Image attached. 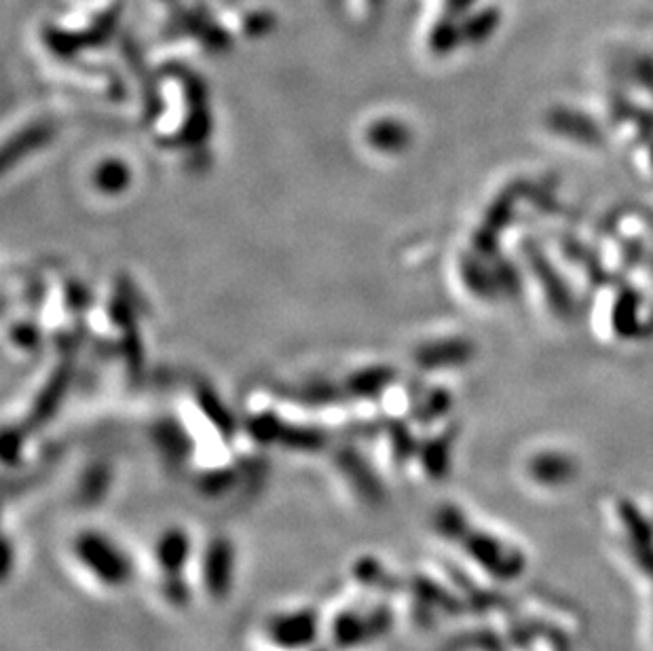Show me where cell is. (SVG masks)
<instances>
[{"instance_id":"obj_1","label":"cell","mask_w":653,"mask_h":651,"mask_svg":"<svg viewBox=\"0 0 653 651\" xmlns=\"http://www.w3.org/2000/svg\"><path fill=\"white\" fill-rule=\"evenodd\" d=\"M499 26V11L497 9H484L478 15L472 17V22L465 26V34L474 41L487 39L493 34V30Z\"/></svg>"}]
</instances>
